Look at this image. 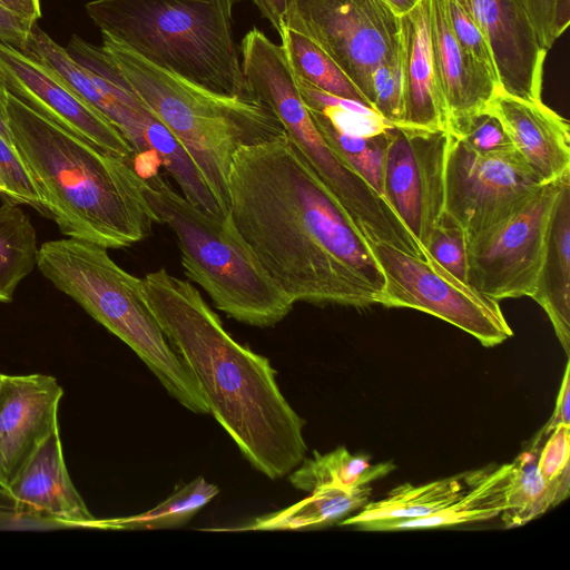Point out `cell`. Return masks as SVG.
<instances>
[{"mask_svg": "<svg viewBox=\"0 0 570 570\" xmlns=\"http://www.w3.org/2000/svg\"><path fill=\"white\" fill-rule=\"evenodd\" d=\"M228 198L236 228L293 303L381 304L384 276L363 230L286 132L235 154Z\"/></svg>", "mask_w": 570, "mask_h": 570, "instance_id": "obj_1", "label": "cell"}, {"mask_svg": "<svg viewBox=\"0 0 570 570\" xmlns=\"http://www.w3.org/2000/svg\"><path fill=\"white\" fill-rule=\"evenodd\" d=\"M141 284L167 341L243 456L272 480L289 474L307 451L305 422L281 392L269 360L237 343L189 282L160 268Z\"/></svg>", "mask_w": 570, "mask_h": 570, "instance_id": "obj_2", "label": "cell"}, {"mask_svg": "<svg viewBox=\"0 0 570 570\" xmlns=\"http://www.w3.org/2000/svg\"><path fill=\"white\" fill-rule=\"evenodd\" d=\"M13 146L45 202L48 218L75 239L106 248L141 242L159 223L145 178L130 163L63 129L7 92Z\"/></svg>", "mask_w": 570, "mask_h": 570, "instance_id": "obj_3", "label": "cell"}, {"mask_svg": "<svg viewBox=\"0 0 570 570\" xmlns=\"http://www.w3.org/2000/svg\"><path fill=\"white\" fill-rule=\"evenodd\" d=\"M239 0H92L101 33L156 67L210 91L253 97L233 33Z\"/></svg>", "mask_w": 570, "mask_h": 570, "instance_id": "obj_4", "label": "cell"}, {"mask_svg": "<svg viewBox=\"0 0 570 570\" xmlns=\"http://www.w3.org/2000/svg\"><path fill=\"white\" fill-rule=\"evenodd\" d=\"M101 47L155 116L187 151L225 215L235 154L285 132L255 97L217 94L154 66L101 33Z\"/></svg>", "mask_w": 570, "mask_h": 570, "instance_id": "obj_5", "label": "cell"}, {"mask_svg": "<svg viewBox=\"0 0 570 570\" xmlns=\"http://www.w3.org/2000/svg\"><path fill=\"white\" fill-rule=\"evenodd\" d=\"M37 267L60 292L125 342L187 410L207 414L198 383L155 318L141 278L118 266L108 248L75 238L43 243Z\"/></svg>", "mask_w": 570, "mask_h": 570, "instance_id": "obj_6", "label": "cell"}, {"mask_svg": "<svg viewBox=\"0 0 570 570\" xmlns=\"http://www.w3.org/2000/svg\"><path fill=\"white\" fill-rule=\"evenodd\" d=\"M144 178L159 223L176 236L185 275L218 309L258 327L273 326L292 311L294 303L267 275L229 213L222 217L203 210L158 171Z\"/></svg>", "mask_w": 570, "mask_h": 570, "instance_id": "obj_7", "label": "cell"}, {"mask_svg": "<svg viewBox=\"0 0 570 570\" xmlns=\"http://www.w3.org/2000/svg\"><path fill=\"white\" fill-rule=\"evenodd\" d=\"M239 53L250 95L276 115L306 163L365 237L421 255L419 245L385 199L347 167L324 140L302 99L281 45L253 28L243 37Z\"/></svg>", "mask_w": 570, "mask_h": 570, "instance_id": "obj_8", "label": "cell"}, {"mask_svg": "<svg viewBox=\"0 0 570 570\" xmlns=\"http://www.w3.org/2000/svg\"><path fill=\"white\" fill-rule=\"evenodd\" d=\"M23 52L52 68L73 92L122 134L136 157L153 156L173 139L101 46L73 35L63 48L36 22Z\"/></svg>", "mask_w": 570, "mask_h": 570, "instance_id": "obj_9", "label": "cell"}, {"mask_svg": "<svg viewBox=\"0 0 570 570\" xmlns=\"http://www.w3.org/2000/svg\"><path fill=\"white\" fill-rule=\"evenodd\" d=\"M383 276L381 305L417 309L493 347L513 335L499 302L460 281L429 254L407 253L367 238Z\"/></svg>", "mask_w": 570, "mask_h": 570, "instance_id": "obj_10", "label": "cell"}, {"mask_svg": "<svg viewBox=\"0 0 570 570\" xmlns=\"http://www.w3.org/2000/svg\"><path fill=\"white\" fill-rule=\"evenodd\" d=\"M282 23L312 39L372 108L373 70L400 56V18L383 0H294Z\"/></svg>", "mask_w": 570, "mask_h": 570, "instance_id": "obj_11", "label": "cell"}, {"mask_svg": "<svg viewBox=\"0 0 570 570\" xmlns=\"http://www.w3.org/2000/svg\"><path fill=\"white\" fill-rule=\"evenodd\" d=\"M569 174L543 184L517 212L466 239L471 287L498 302L533 295L552 209Z\"/></svg>", "mask_w": 570, "mask_h": 570, "instance_id": "obj_12", "label": "cell"}, {"mask_svg": "<svg viewBox=\"0 0 570 570\" xmlns=\"http://www.w3.org/2000/svg\"><path fill=\"white\" fill-rule=\"evenodd\" d=\"M443 215L469 239L521 208L543 185L514 149L478 153L448 131Z\"/></svg>", "mask_w": 570, "mask_h": 570, "instance_id": "obj_13", "label": "cell"}, {"mask_svg": "<svg viewBox=\"0 0 570 570\" xmlns=\"http://www.w3.org/2000/svg\"><path fill=\"white\" fill-rule=\"evenodd\" d=\"M448 131L393 126L389 132L382 197L409 230L422 254L443 216Z\"/></svg>", "mask_w": 570, "mask_h": 570, "instance_id": "obj_14", "label": "cell"}, {"mask_svg": "<svg viewBox=\"0 0 570 570\" xmlns=\"http://www.w3.org/2000/svg\"><path fill=\"white\" fill-rule=\"evenodd\" d=\"M0 83L38 114L132 165L135 149L117 128L73 92L47 63L2 41Z\"/></svg>", "mask_w": 570, "mask_h": 570, "instance_id": "obj_15", "label": "cell"}, {"mask_svg": "<svg viewBox=\"0 0 570 570\" xmlns=\"http://www.w3.org/2000/svg\"><path fill=\"white\" fill-rule=\"evenodd\" d=\"M63 395L49 375L0 376V492L4 493L37 449L58 426Z\"/></svg>", "mask_w": 570, "mask_h": 570, "instance_id": "obj_16", "label": "cell"}, {"mask_svg": "<svg viewBox=\"0 0 570 570\" xmlns=\"http://www.w3.org/2000/svg\"><path fill=\"white\" fill-rule=\"evenodd\" d=\"M490 47L499 89L540 100L547 56L513 0H464Z\"/></svg>", "mask_w": 570, "mask_h": 570, "instance_id": "obj_17", "label": "cell"}, {"mask_svg": "<svg viewBox=\"0 0 570 570\" xmlns=\"http://www.w3.org/2000/svg\"><path fill=\"white\" fill-rule=\"evenodd\" d=\"M501 122L513 149L542 184L570 173L569 122L540 100L498 89L487 109Z\"/></svg>", "mask_w": 570, "mask_h": 570, "instance_id": "obj_18", "label": "cell"}, {"mask_svg": "<svg viewBox=\"0 0 570 570\" xmlns=\"http://www.w3.org/2000/svg\"><path fill=\"white\" fill-rule=\"evenodd\" d=\"M16 513L76 527H97L75 488L62 453L59 428L52 430L3 493Z\"/></svg>", "mask_w": 570, "mask_h": 570, "instance_id": "obj_19", "label": "cell"}, {"mask_svg": "<svg viewBox=\"0 0 570 570\" xmlns=\"http://www.w3.org/2000/svg\"><path fill=\"white\" fill-rule=\"evenodd\" d=\"M430 28L434 71L451 131L484 111L499 87L455 39L446 0H430Z\"/></svg>", "mask_w": 570, "mask_h": 570, "instance_id": "obj_20", "label": "cell"}, {"mask_svg": "<svg viewBox=\"0 0 570 570\" xmlns=\"http://www.w3.org/2000/svg\"><path fill=\"white\" fill-rule=\"evenodd\" d=\"M400 62L403 118L400 127L419 131H448V116L434 71L430 0H420L400 17Z\"/></svg>", "mask_w": 570, "mask_h": 570, "instance_id": "obj_21", "label": "cell"}, {"mask_svg": "<svg viewBox=\"0 0 570 570\" xmlns=\"http://www.w3.org/2000/svg\"><path fill=\"white\" fill-rule=\"evenodd\" d=\"M547 313L566 354L570 355V174L556 199L543 257L531 296Z\"/></svg>", "mask_w": 570, "mask_h": 570, "instance_id": "obj_22", "label": "cell"}, {"mask_svg": "<svg viewBox=\"0 0 570 570\" xmlns=\"http://www.w3.org/2000/svg\"><path fill=\"white\" fill-rule=\"evenodd\" d=\"M511 463L470 471L466 490L446 508L428 517L373 523L364 531L432 529L479 522L499 517L505 507V489Z\"/></svg>", "mask_w": 570, "mask_h": 570, "instance_id": "obj_23", "label": "cell"}, {"mask_svg": "<svg viewBox=\"0 0 570 570\" xmlns=\"http://www.w3.org/2000/svg\"><path fill=\"white\" fill-rule=\"evenodd\" d=\"M470 471L430 483L409 482L393 488L383 499L368 501L355 514L337 524L361 529L364 525L412 520L433 514L456 500L469 485Z\"/></svg>", "mask_w": 570, "mask_h": 570, "instance_id": "obj_24", "label": "cell"}, {"mask_svg": "<svg viewBox=\"0 0 570 570\" xmlns=\"http://www.w3.org/2000/svg\"><path fill=\"white\" fill-rule=\"evenodd\" d=\"M371 493L370 485L352 490L317 489L307 498L285 509L259 515L242 527L219 530L274 531L324 528L338 523L361 510L370 501Z\"/></svg>", "mask_w": 570, "mask_h": 570, "instance_id": "obj_25", "label": "cell"}, {"mask_svg": "<svg viewBox=\"0 0 570 570\" xmlns=\"http://www.w3.org/2000/svg\"><path fill=\"white\" fill-rule=\"evenodd\" d=\"M298 465L288 480L294 488L309 493L323 488H361L395 469L392 462L373 464L368 456L353 454L344 445L327 453L314 451L312 458H304Z\"/></svg>", "mask_w": 570, "mask_h": 570, "instance_id": "obj_26", "label": "cell"}, {"mask_svg": "<svg viewBox=\"0 0 570 570\" xmlns=\"http://www.w3.org/2000/svg\"><path fill=\"white\" fill-rule=\"evenodd\" d=\"M37 233L19 204L0 206V303H10L19 283L37 266Z\"/></svg>", "mask_w": 570, "mask_h": 570, "instance_id": "obj_27", "label": "cell"}, {"mask_svg": "<svg viewBox=\"0 0 570 570\" xmlns=\"http://www.w3.org/2000/svg\"><path fill=\"white\" fill-rule=\"evenodd\" d=\"M278 33L284 56L295 78L327 94L368 106L360 90L312 39L284 23Z\"/></svg>", "mask_w": 570, "mask_h": 570, "instance_id": "obj_28", "label": "cell"}, {"mask_svg": "<svg viewBox=\"0 0 570 570\" xmlns=\"http://www.w3.org/2000/svg\"><path fill=\"white\" fill-rule=\"evenodd\" d=\"M541 445L531 444L511 462L501 519L507 528L521 527L554 508L537 462Z\"/></svg>", "mask_w": 570, "mask_h": 570, "instance_id": "obj_29", "label": "cell"}, {"mask_svg": "<svg viewBox=\"0 0 570 570\" xmlns=\"http://www.w3.org/2000/svg\"><path fill=\"white\" fill-rule=\"evenodd\" d=\"M218 493L217 485L207 482L203 476H197L155 508L135 515L99 520L97 527L125 530L177 528L187 523Z\"/></svg>", "mask_w": 570, "mask_h": 570, "instance_id": "obj_30", "label": "cell"}, {"mask_svg": "<svg viewBox=\"0 0 570 570\" xmlns=\"http://www.w3.org/2000/svg\"><path fill=\"white\" fill-rule=\"evenodd\" d=\"M309 115L322 137L337 157L382 196L389 132L392 127L377 135H354L332 126L318 116L311 112Z\"/></svg>", "mask_w": 570, "mask_h": 570, "instance_id": "obj_31", "label": "cell"}, {"mask_svg": "<svg viewBox=\"0 0 570 570\" xmlns=\"http://www.w3.org/2000/svg\"><path fill=\"white\" fill-rule=\"evenodd\" d=\"M547 438L537 470L557 507L570 494V425L556 426Z\"/></svg>", "mask_w": 570, "mask_h": 570, "instance_id": "obj_32", "label": "cell"}, {"mask_svg": "<svg viewBox=\"0 0 570 570\" xmlns=\"http://www.w3.org/2000/svg\"><path fill=\"white\" fill-rule=\"evenodd\" d=\"M0 178L7 199L31 206L48 217L45 202L24 163L14 146L0 134Z\"/></svg>", "mask_w": 570, "mask_h": 570, "instance_id": "obj_33", "label": "cell"}, {"mask_svg": "<svg viewBox=\"0 0 570 570\" xmlns=\"http://www.w3.org/2000/svg\"><path fill=\"white\" fill-rule=\"evenodd\" d=\"M423 253L468 283L466 238L463 230L446 216L443 215L431 230Z\"/></svg>", "mask_w": 570, "mask_h": 570, "instance_id": "obj_34", "label": "cell"}, {"mask_svg": "<svg viewBox=\"0 0 570 570\" xmlns=\"http://www.w3.org/2000/svg\"><path fill=\"white\" fill-rule=\"evenodd\" d=\"M530 23L539 46L549 51L570 23L569 0H513Z\"/></svg>", "mask_w": 570, "mask_h": 570, "instance_id": "obj_35", "label": "cell"}, {"mask_svg": "<svg viewBox=\"0 0 570 570\" xmlns=\"http://www.w3.org/2000/svg\"><path fill=\"white\" fill-rule=\"evenodd\" d=\"M455 39L466 53L498 83V73L488 41L464 0H446Z\"/></svg>", "mask_w": 570, "mask_h": 570, "instance_id": "obj_36", "label": "cell"}, {"mask_svg": "<svg viewBox=\"0 0 570 570\" xmlns=\"http://www.w3.org/2000/svg\"><path fill=\"white\" fill-rule=\"evenodd\" d=\"M372 108L387 122L400 127L403 118V90L400 56L379 65L372 72Z\"/></svg>", "mask_w": 570, "mask_h": 570, "instance_id": "obj_37", "label": "cell"}, {"mask_svg": "<svg viewBox=\"0 0 570 570\" xmlns=\"http://www.w3.org/2000/svg\"><path fill=\"white\" fill-rule=\"evenodd\" d=\"M478 153L513 149L499 119L488 110L481 111L449 131Z\"/></svg>", "mask_w": 570, "mask_h": 570, "instance_id": "obj_38", "label": "cell"}, {"mask_svg": "<svg viewBox=\"0 0 570 570\" xmlns=\"http://www.w3.org/2000/svg\"><path fill=\"white\" fill-rule=\"evenodd\" d=\"M35 23L0 6V41L24 51Z\"/></svg>", "mask_w": 570, "mask_h": 570, "instance_id": "obj_39", "label": "cell"}, {"mask_svg": "<svg viewBox=\"0 0 570 570\" xmlns=\"http://www.w3.org/2000/svg\"><path fill=\"white\" fill-rule=\"evenodd\" d=\"M558 425H570V363L566 365L563 379L561 381L556 406L550 420L537 434L532 444L540 445L541 440L547 438Z\"/></svg>", "mask_w": 570, "mask_h": 570, "instance_id": "obj_40", "label": "cell"}, {"mask_svg": "<svg viewBox=\"0 0 570 570\" xmlns=\"http://www.w3.org/2000/svg\"><path fill=\"white\" fill-rule=\"evenodd\" d=\"M262 16L278 32L281 24L294 0H252Z\"/></svg>", "mask_w": 570, "mask_h": 570, "instance_id": "obj_41", "label": "cell"}, {"mask_svg": "<svg viewBox=\"0 0 570 570\" xmlns=\"http://www.w3.org/2000/svg\"><path fill=\"white\" fill-rule=\"evenodd\" d=\"M0 6L32 22L41 17L40 0H0Z\"/></svg>", "mask_w": 570, "mask_h": 570, "instance_id": "obj_42", "label": "cell"}, {"mask_svg": "<svg viewBox=\"0 0 570 570\" xmlns=\"http://www.w3.org/2000/svg\"><path fill=\"white\" fill-rule=\"evenodd\" d=\"M0 134L13 145L7 114V91L0 83Z\"/></svg>", "mask_w": 570, "mask_h": 570, "instance_id": "obj_43", "label": "cell"}, {"mask_svg": "<svg viewBox=\"0 0 570 570\" xmlns=\"http://www.w3.org/2000/svg\"><path fill=\"white\" fill-rule=\"evenodd\" d=\"M396 17L410 12L420 0H383Z\"/></svg>", "mask_w": 570, "mask_h": 570, "instance_id": "obj_44", "label": "cell"}, {"mask_svg": "<svg viewBox=\"0 0 570 570\" xmlns=\"http://www.w3.org/2000/svg\"><path fill=\"white\" fill-rule=\"evenodd\" d=\"M0 196L3 197L4 199H7V191H6V188L2 184V180L0 178Z\"/></svg>", "mask_w": 570, "mask_h": 570, "instance_id": "obj_45", "label": "cell"}, {"mask_svg": "<svg viewBox=\"0 0 570 570\" xmlns=\"http://www.w3.org/2000/svg\"><path fill=\"white\" fill-rule=\"evenodd\" d=\"M0 376H1V373H0Z\"/></svg>", "mask_w": 570, "mask_h": 570, "instance_id": "obj_46", "label": "cell"}]
</instances>
